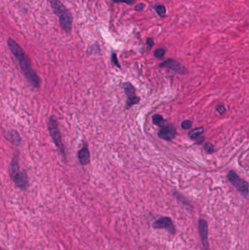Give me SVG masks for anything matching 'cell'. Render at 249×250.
Wrapping results in <instances>:
<instances>
[{"mask_svg": "<svg viewBox=\"0 0 249 250\" xmlns=\"http://www.w3.org/2000/svg\"><path fill=\"white\" fill-rule=\"evenodd\" d=\"M204 132V128L202 127H200L195 128L194 130H191L189 132V136L192 139H196L198 137H200L201 135Z\"/></svg>", "mask_w": 249, "mask_h": 250, "instance_id": "5bb4252c", "label": "cell"}, {"mask_svg": "<svg viewBox=\"0 0 249 250\" xmlns=\"http://www.w3.org/2000/svg\"><path fill=\"white\" fill-rule=\"evenodd\" d=\"M19 172H20V171H19V165H18V156L17 155V154H15L13 155V157L12 160H11V162L10 164L9 167V174L10 176L11 177V178L13 179Z\"/></svg>", "mask_w": 249, "mask_h": 250, "instance_id": "7c38bea8", "label": "cell"}, {"mask_svg": "<svg viewBox=\"0 0 249 250\" xmlns=\"http://www.w3.org/2000/svg\"><path fill=\"white\" fill-rule=\"evenodd\" d=\"M7 45H8L11 53L14 55L15 59L18 61L19 66H20L23 73L26 76L31 84L34 87L39 88L41 84L39 76L36 73V72L32 68L31 61L28 56L25 53L24 49L18 45L14 40L9 38L7 40Z\"/></svg>", "mask_w": 249, "mask_h": 250, "instance_id": "6da1fadb", "label": "cell"}, {"mask_svg": "<svg viewBox=\"0 0 249 250\" xmlns=\"http://www.w3.org/2000/svg\"><path fill=\"white\" fill-rule=\"evenodd\" d=\"M160 67H167V68L170 69V70L175 71L181 74H186L188 72L187 69L181 64L180 62L174 60V59H167L164 62H162L160 64Z\"/></svg>", "mask_w": 249, "mask_h": 250, "instance_id": "ba28073f", "label": "cell"}, {"mask_svg": "<svg viewBox=\"0 0 249 250\" xmlns=\"http://www.w3.org/2000/svg\"><path fill=\"white\" fill-rule=\"evenodd\" d=\"M48 130H49L50 135H51L52 139H53L54 143L56 146L59 151L65 157L64 148L62 140H61V136L59 132V128H58V123L56 118L54 116H51L50 117L49 120L48 122Z\"/></svg>", "mask_w": 249, "mask_h": 250, "instance_id": "3957f363", "label": "cell"}, {"mask_svg": "<svg viewBox=\"0 0 249 250\" xmlns=\"http://www.w3.org/2000/svg\"><path fill=\"white\" fill-rule=\"evenodd\" d=\"M5 138L7 140H8L10 142L15 145H18L21 142V138L20 134L18 133V131L15 130H7L5 133Z\"/></svg>", "mask_w": 249, "mask_h": 250, "instance_id": "4fadbf2b", "label": "cell"}, {"mask_svg": "<svg viewBox=\"0 0 249 250\" xmlns=\"http://www.w3.org/2000/svg\"><path fill=\"white\" fill-rule=\"evenodd\" d=\"M49 1L53 13L59 17L61 28L65 32H70L72 25V14L59 0H49Z\"/></svg>", "mask_w": 249, "mask_h": 250, "instance_id": "7a4b0ae2", "label": "cell"}, {"mask_svg": "<svg viewBox=\"0 0 249 250\" xmlns=\"http://www.w3.org/2000/svg\"><path fill=\"white\" fill-rule=\"evenodd\" d=\"M123 88L127 97L126 108H129L132 105H136L140 102V97L137 96L136 90L132 84L129 82L124 83L123 84Z\"/></svg>", "mask_w": 249, "mask_h": 250, "instance_id": "5b68a950", "label": "cell"}, {"mask_svg": "<svg viewBox=\"0 0 249 250\" xmlns=\"http://www.w3.org/2000/svg\"><path fill=\"white\" fill-rule=\"evenodd\" d=\"M1 250H7V249H3V248H2V249H1Z\"/></svg>", "mask_w": 249, "mask_h": 250, "instance_id": "484cf974", "label": "cell"}, {"mask_svg": "<svg viewBox=\"0 0 249 250\" xmlns=\"http://www.w3.org/2000/svg\"><path fill=\"white\" fill-rule=\"evenodd\" d=\"M165 50L164 49H158L154 52V56L158 59H161L165 54Z\"/></svg>", "mask_w": 249, "mask_h": 250, "instance_id": "d6986e66", "label": "cell"}, {"mask_svg": "<svg viewBox=\"0 0 249 250\" xmlns=\"http://www.w3.org/2000/svg\"><path fill=\"white\" fill-rule=\"evenodd\" d=\"M227 178H228L230 183L236 188L237 191L240 192L241 195L244 196V197H246L248 195L249 192V185L246 181L242 179L234 170L229 171L228 174H227Z\"/></svg>", "mask_w": 249, "mask_h": 250, "instance_id": "277c9868", "label": "cell"}, {"mask_svg": "<svg viewBox=\"0 0 249 250\" xmlns=\"http://www.w3.org/2000/svg\"><path fill=\"white\" fill-rule=\"evenodd\" d=\"M112 1L114 2H116V3L123 2V3L128 4V5H132L135 0H112Z\"/></svg>", "mask_w": 249, "mask_h": 250, "instance_id": "7402d4cb", "label": "cell"}, {"mask_svg": "<svg viewBox=\"0 0 249 250\" xmlns=\"http://www.w3.org/2000/svg\"><path fill=\"white\" fill-rule=\"evenodd\" d=\"M78 159L82 165H86L90 162V152L86 144L78 151Z\"/></svg>", "mask_w": 249, "mask_h": 250, "instance_id": "8fae6325", "label": "cell"}, {"mask_svg": "<svg viewBox=\"0 0 249 250\" xmlns=\"http://www.w3.org/2000/svg\"><path fill=\"white\" fill-rule=\"evenodd\" d=\"M154 8H155L156 13H158V15H159L160 17H162V18H163V17H165L166 15V8L164 5H156V6L154 7Z\"/></svg>", "mask_w": 249, "mask_h": 250, "instance_id": "2e32d148", "label": "cell"}, {"mask_svg": "<svg viewBox=\"0 0 249 250\" xmlns=\"http://www.w3.org/2000/svg\"><path fill=\"white\" fill-rule=\"evenodd\" d=\"M192 125V122L190 120H184L181 122V127L183 130H189Z\"/></svg>", "mask_w": 249, "mask_h": 250, "instance_id": "ac0fdd59", "label": "cell"}, {"mask_svg": "<svg viewBox=\"0 0 249 250\" xmlns=\"http://www.w3.org/2000/svg\"><path fill=\"white\" fill-rule=\"evenodd\" d=\"M198 230L203 250H210L209 241H208V224L207 221L204 219L199 220Z\"/></svg>", "mask_w": 249, "mask_h": 250, "instance_id": "8992f818", "label": "cell"}, {"mask_svg": "<svg viewBox=\"0 0 249 250\" xmlns=\"http://www.w3.org/2000/svg\"><path fill=\"white\" fill-rule=\"evenodd\" d=\"M175 134H176V130L175 127H173L172 125H165L162 127L158 132V136L163 140H170L174 138Z\"/></svg>", "mask_w": 249, "mask_h": 250, "instance_id": "9c48e42d", "label": "cell"}, {"mask_svg": "<svg viewBox=\"0 0 249 250\" xmlns=\"http://www.w3.org/2000/svg\"><path fill=\"white\" fill-rule=\"evenodd\" d=\"M15 185L20 189H25L28 186V176L26 171H21L13 178Z\"/></svg>", "mask_w": 249, "mask_h": 250, "instance_id": "30bf717a", "label": "cell"}, {"mask_svg": "<svg viewBox=\"0 0 249 250\" xmlns=\"http://www.w3.org/2000/svg\"><path fill=\"white\" fill-rule=\"evenodd\" d=\"M145 7V5L143 3H140V4H138L137 5H135L134 7V10L136 11H142V10L144 9Z\"/></svg>", "mask_w": 249, "mask_h": 250, "instance_id": "603a6c76", "label": "cell"}, {"mask_svg": "<svg viewBox=\"0 0 249 250\" xmlns=\"http://www.w3.org/2000/svg\"><path fill=\"white\" fill-rule=\"evenodd\" d=\"M196 140V143H198V144H200V143H202V142L204 141V137H198L197 138H196V139H195Z\"/></svg>", "mask_w": 249, "mask_h": 250, "instance_id": "d4e9b609", "label": "cell"}, {"mask_svg": "<svg viewBox=\"0 0 249 250\" xmlns=\"http://www.w3.org/2000/svg\"><path fill=\"white\" fill-rule=\"evenodd\" d=\"M146 43H147V45L148 46V49H151L152 47H153L154 45V40L152 39V38H148L147 40V41H146Z\"/></svg>", "mask_w": 249, "mask_h": 250, "instance_id": "cb8c5ba5", "label": "cell"}, {"mask_svg": "<svg viewBox=\"0 0 249 250\" xmlns=\"http://www.w3.org/2000/svg\"><path fill=\"white\" fill-rule=\"evenodd\" d=\"M204 149H205V151L209 154H211L214 152V147L213 146V144L210 142H208L204 145Z\"/></svg>", "mask_w": 249, "mask_h": 250, "instance_id": "e0dca14e", "label": "cell"}, {"mask_svg": "<svg viewBox=\"0 0 249 250\" xmlns=\"http://www.w3.org/2000/svg\"><path fill=\"white\" fill-rule=\"evenodd\" d=\"M111 60H112V62H113V64H114L115 65H116V66H118V67H121L120 64H119V61H118L117 56H116V54H115V53H113V54H112Z\"/></svg>", "mask_w": 249, "mask_h": 250, "instance_id": "ffe728a7", "label": "cell"}, {"mask_svg": "<svg viewBox=\"0 0 249 250\" xmlns=\"http://www.w3.org/2000/svg\"><path fill=\"white\" fill-rule=\"evenodd\" d=\"M152 227L154 229H165L173 235H174L176 232L173 221L168 217H162L158 219L152 224Z\"/></svg>", "mask_w": 249, "mask_h": 250, "instance_id": "52a82bcc", "label": "cell"}, {"mask_svg": "<svg viewBox=\"0 0 249 250\" xmlns=\"http://www.w3.org/2000/svg\"><path fill=\"white\" fill-rule=\"evenodd\" d=\"M216 111H217V112L219 113L220 114H223V113L226 111V108L224 105H218L217 107H216Z\"/></svg>", "mask_w": 249, "mask_h": 250, "instance_id": "44dd1931", "label": "cell"}, {"mask_svg": "<svg viewBox=\"0 0 249 250\" xmlns=\"http://www.w3.org/2000/svg\"><path fill=\"white\" fill-rule=\"evenodd\" d=\"M152 120H153V123L156 126H159V127H162L165 126V123L167 122L164 119L163 117H162L161 115L159 114H156L154 115L153 116V118H152Z\"/></svg>", "mask_w": 249, "mask_h": 250, "instance_id": "9a60e30c", "label": "cell"}]
</instances>
